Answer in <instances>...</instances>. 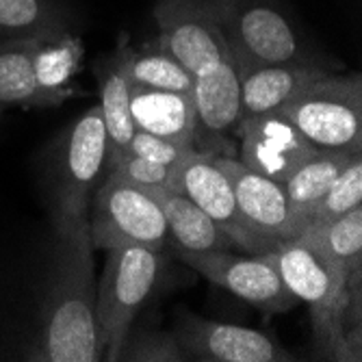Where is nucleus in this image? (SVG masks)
<instances>
[{"label": "nucleus", "instance_id": "nucleus-1", "mask_svg": "<svg viewBox=\"0 0 362 362\" xmlns=\"http://www.w3.org/2000/svg\"><path fill=\"white\" fill-rule=\"evenodd\" d=\"M95 286L89 233L57 237L40 308V330L26 360L95 362L105 356Z\"/></svg>", "mask_w": 362, "mask_h": 362}, {"label": "nucleus", "instance_id": "nucleus-2", "mask_svg": "<svg viewBox=\"0 0 362 362\" xmlns=\"http://www.w3.org/2000/svg\"><path fill=\"white\" fill-rule=\"evenodd\" d=\"M109 139L100 107H91L42 148L37 178L54 235L89 233V195L107 172Z\"/></svg>", "mask_w": 362, "mask_h": 362}, {"label": "nucleus", "instance_id": "nucleus-3", "mask_svg": "<svg viewBox=\"0 0 362 362\" xmlns=\"http://www.w3.org/2000/svg\"><path fill=\"white\" fill-rule=\"evenodd\" d=\"M288 291L310 313L319 354L327 360H362L360 327H345L347 278L304 237L280 241L262 252Z\"/></svg>", "mask_w": 362, "mask_h": 362}, {"label": "nucleus", "instance_id": "nucleus-4", "mask_svg": "<svg viewBox=\"0 0 362 362\" xmlns=\"http://www.w3.org/2000/svg\"><path fill=\"white\" fill-rule=\"evenodd\" d=\"M221 35L239 65H306L343 70L302 26L284 0H215Z\"/></svg>", "mask_w": 362, "mask_h": 362}, {"label": "nucleus", "instance_id": "nucleus-5", "mask_svg": "<svg viewBox=\"0 0 362 362\" xmlns=\"http://www.w3.org/2000/svg\"><path fill=\"white\" fill-rule=\"evenodd\" d=\"M107 265L95 286L98 323L105 341L107 360L117 354L146 308L163 276V250L148 245H122L107 252Z\"/></svg>", "mask_w": 362, "mask_h": 362}, {"label": "nucleus", "instance_id": "nucleus-6", "mask_svg": "<svg viewBox=\"0 0 362 362\" xmlns=\"http://www.w3.org/2000/svg\"><path fill=\"white\" fill-rule=\"evenodd\" d=\"M280 111L317 150L362 152L360 74L327 72Z\"/></svg>", "mask_w": 362, "mask_h": 362}, {"label": "nucleus", "instance_id": "nucleus-7", "mask_svg": "<svg viewBox=\"0 0 362 362\" xmlns=\"http://www.w3.org/2000/svg\"><path fill=\"white\" fill-rule=\"evenodd\" d=\"M89 239L95 250L105 252L122 245L163 250L168 223L160 206L144 187L105 174L89 211Z\"/></svg>", "mask_w": 362, "mask_h": 362}, {"label": "nucleus", "instance_id": "nucleus-8", "mask_svg": "<svg viewBox=\"0 0 362 362\" xmlns=\"http://www.w3.org/2000/svg\"><path fill=\"white\" fill-rule=\"evenodd\" d=\"M178 258L209 282L230 291L265 315H280L298 306L282 276L262 254H233L228 250L178 252Z\"/></svg>", "mask_w": 362, "mask_h": 362}, {"label": "nucleus", "instance_id": "nucleus-9", "mask_svg": "<svg viewBox=\"0 0 362 362\" xmlns=\"http://www.w3.org/2000/svg\"><path fill=\"white\" fill-rule=\"evenodd\" d=\"M187 360L200 362H288L295 360L274 337L180 308L170 330Z\"/></svg>", "mask_w": 362, "mask_h": 362}, {"label": "nucleus", "instance_id": "nucleus-10", "mask_svg": "<svg viewBox=\"0 0 362 362\" xmlns=\"http://www.w3.org/2000/svg\"><path fill=\"white\" fill-rule=\"evenodd\" d=\"M165 189L187 195L195 206H200L217 223L230 245L241 247L247 254L265 252V245L254 237L243 221L237 209L233 185L217 165L215 154L191 150L172 168L170 185Z\"/></svg>", "mask_w": 362, "mask_h": 362}, {"label": "nucleus", "instance_id": "nucleus-11", "mask_svg": "<svg viewBox=\"0 0 362 362\" xmlns=\"http://www.w3.org/2000/svg\"><path fill=\"white\" fill-rule=\"evenodd\" d=\"M154 20L158 26V46L191 74H197L228 52L215 13V0H158Z\"/></svg>", "mask_w": 362, "mask_h": 362}, {"label": "nucleus", "instance_id": "nucleus-12", "mask_svg": "<svg viewBox=\"0 0 362 362\" xmlns=\"http://www.w3.org/2000/svg\"><path fill=\"white\" fill-rule=\"evenodd\" d=\"M235 135L243 165L280 185L319 152L282 111L241 119Z\"/></svg>", "mask_w": 362, "mask_h": 362}, {"label": "nucleus", "instance_id": "nucleus-13", "mask_svg": "<svg viewBox=\"0 0 362 362\" xmlns=\"http://www.w3.org/2000/svg\"><path fill=\"white\" fill-rule=\"evenodd\" d=\"M195 107V150L219 154L228 148V135H235L239 124V63L235 54L223 52L204 70L193 74Z\"/></svg>", "mask_w": 362, "mask_h": 362}, {"label": "nucleus", "instance_id": "nucleus-14", "mask_svg": "<svg viewBox=\"0 0 362 362\" xmlns=\"http://www.w3.org/2000/svg\"><path fill=\"white\" fill-rule=\"evenodd\" d=\"M215 160L233 185L237 209L243 221L254 237L265 245V250L298 235L286 193L280 182L252 172L239 158L215 154Z\"/></svg>", "mask_w": 362, "mask_h": 362}, {"label": "nucleus", "instance_id": "nucleus-15", "mask_svg": "<svg viewBox=\"0 0 362 362\" xmlns=\"http://www.w3.org/2000/svg\"><path fill=\"white\" fill-rule=\"evenodd\" d=\"M48 42L35 37H0V109H50L72 95L48 85L40 74V52Z\"/></svg>", "mask_w": 362, "mask_h": 362}, {"label": "nucleus", "instance_id": "nucleus-16", "mask_svg": "<svg viewBox=\"0 0 362 362\" xmlns=\"http://www.w3.org/2000/svg\"><path fill=\"white\" fill-rule=\"evenodd\" d=\"M323 74L306 65H239V122L280 111Z\"/></svg>", "mask_w": 362, "mask_h": 362}, {"label": "nucleus", "instance_id": "nucleus-17", "mask_svg": "<svg viewBox=\"0 0 362 362\" xmlns=\"http://www.w3.org/2000/svg\"><path fill=\"white\" fill-rule=\"evenodd\" d=\"M130 115L135 130L195 150V107L191 93L130 85Z\"/></svg>", "mask_w": 362, "mask_h": 362}, {"label": "nucleus", "instance_id": "nucleus-18", "mask_svg": "<svg viewBox=\"0 0 362 362\" xmlns=\"http://www.w3.org/2000/svg\"><path fill=\"white\" fill-rule=\"evenodd\" d=\"M81 24L68 0H0V37H35L48 44L68 42Z\"/></svg>", "mask_w": 362, "mask_h": 362}, {"label": "nucleus", "instance_id": "nucleus-19", "mask_svg": "<svg viewBox=\"0 0 362 362\" xmlns=\"http://www.w3.org/2000/svg\"><path fill=\"white\" fill-rule=\"evenodd\" d=\"M154 202L160 206L168 223V235L172 237L176 252H206L230 247L228 239L217 223L195 206L187 195L165 187H144Z\"/></svg>", "mask_w": 362, "mask_h": 362}, {"label": "nucleus", "instance_id": "nucleus-20", "mask_svg": "<svg viewBox=\"0 0 362 362\" xmlns=\"http://www.w3.org/2000/svg\"><path fill=\"white\" fill-rule=\"evenodd\" d=\"M362 152H347V150H319L310 156L304 165L295 170L284 182L282 189L286 193V200L295 219V230L304 228L313 209L325 195V191L332 187L339 174L349 165L351 158Z\"/></svg>", "mask_w": 362, "mask_h": 362}, {"label": "nucleus", "instance_id": "nucleus-21", "mask_svg": "<svg viewBox=\"0 0 362 362\" xmlns=\"http://www.w3.org/2000/svg\"><path fill=\"white\" fill-rule=\"evenodd\" d=\"M113 54L117 57L119 68L130 85L182 93L193 91V74L185 70L168 50H163L158 42L156 46L137 48L126 35H122Z\"/></svg>", "mask_w": 362, "mask_h": 362}, {"label": "nucleus", "instance_id": "nucleus-22", "mask_svg": "<svg viewBox=\"0 0 362 362\" xmlns=\"http://www.w3.org/2000/svg\"><path fill=\"white\" fill-rule=\"evenodd\" d=\"M93 74L98 81V91H100V105L98 107H100L107 128L109 160L111 156L122 154L135 135V124L133 115H130V83L124 76L113 52L98 59L93 65Z\"/></svg>", "mask_w": 362, "mask_h": 362}, {"label": "nucleus", "instance_id": "nucleus-23", "mask_svg": "<svg viewBox=\"0 0 362 362\" xmlns=\"http://www.w3.org/2000/svg\"><path fill=\"white\" fill-rule=\"evenodd\" d=\"M298 237V235H295ZM300 237L315 243L321 254L349 280L360 276L362 265V206L341 215L332 223H327L308 233H300Z\"/></svg>", "mask_w": 362, "mask_h": 362}, {"label": "nucleus", "instance_id": "nucleus-24", "mask_svg": "<svg viewBox=\"0 0 362 362\" xmlns=\"http://www.w3.org/2000/svg\"><path fill=\"white\" fill-rule=\"evenodd\" d=\"M358 206H362V154L354 156L349 165L339 174L332 187L325 191L319 204L313 209L308 221L304 223L300 233L323 228Z\"/></svg>", "mask_w": 362, "mask_h": 362}, {"label": "nucleus", "instance_id": "nucleus-25", "mask_svg": "<svg viewBox=\"0 0 362 362\" xmlns=\"http://www.w3.org/2000/svg\"><path fill=\"white\" fill-rule=\"evenodd\" d=\"M124 362H185L187 356L176 343L172 332L154 330V327H137L133 323L130 332L117 354Z\"/></svg>", "mask_w": 362, "mask_h": 362}, {"label": "nucleus", "instance_id": "nucleus-26", "mask_svg": "<svg viewBox=\"0 0 362 362\" xmlns=\"http://www.w3.org/2000/svg\"><path fill=\"white\" fill-rule=\"evenodd\" d=\"M105 174L119 176L122 180L133 182L137 187H168L172 168H165V165H160V163L148 160L137 154L122 152L107 160Z\"/></svg>", "mask_w": 362, "mask_h": 362}, {"label": "nucleus", "instance_id": "nucleus-27", "mask_svg": "<svg viewBox=\"0 0 362 362\" xmlns=\"http://www.w3.org/2000/svg\"><path fill=\"white\" fill-rule=\"evenodd\" d=\"M193 148H187V146H178V144H172V141H165L160 137H154V135H148V133H141V130H135L133 139H130L128 148L124 152H130V154H137V156H144L148 160H154V163H160V165L165 168H174L180 158H185ZM113 158V156H111Z\"/></svg>", "mask_w": 362, "mask_h": 362}, {"label": "nucleus", "instance_id": "nucleus-28", "mask_svg": "<svg viewBox=\"0 0 362 362\" xmlns=\"http://www.w3.org/2000/svg\"><path fill=\"white\" fill-rule=\"evenodd\" d=\"M3 113H5V111H3V109H0V117H3Z\"/></svg>", "mask_w": 362, "mask_h": 362}]
</instances>
